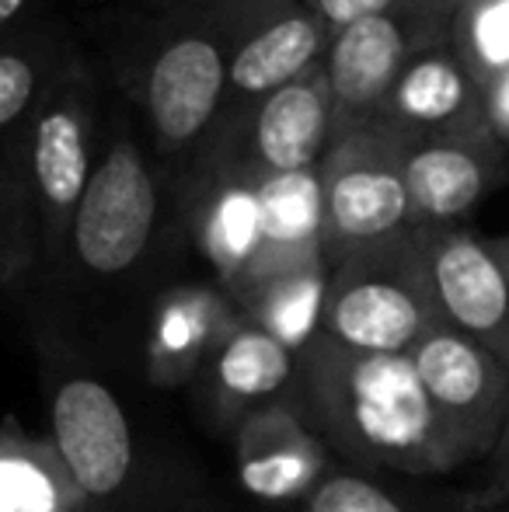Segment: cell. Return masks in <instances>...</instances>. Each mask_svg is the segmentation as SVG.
I'll return each mask as SVG.
<instances>
[{
    "label": "cell",
    "instance_id": "obj_27",
    "mask_svg": "<svg viewBox=\"0 0 509 512\" xmlns=\"http://www.w3.org/2000/svg\"><path fill=\"white\" fill-rule=\"evenodd\" d=\"M28 14H35V0H0V32L25 21Z\"/></svg>",
    "mask_w": 509,
    "mask_h": 512
},
{
    "label": "cell",
    "instance_id": "obj_14",
    "mask_svg": "<svg viewBox=\"0 0 509 512\" xmlns=\"http://www.w3.org/2000/svg\"><path fill=\"white\" fill-rule=\"evenodd\" d=\"M374 122L391 129L398 140L489 133L485 91L457 53L450 28L408 56Z\"/></svg>",
    "mask_w": 509,
    "mask_h": 512
},
{
    "label": "cell",
    "instance_id": "obj_20",
    "mask_svg": "<svg viewBox=\"0 0 509 512\" xmlns=\"http://www.w3.org/2000/svg\"><path fill=\"white\" fill-rule=\"evenodd\" d=\"M0 512H84L49 439L0 429Z\"/></svg>",
    "mask_w": 509,
    "mask_h": 512
},
{
    "label": "cell",
    "instance_id": "obj_19",
    "mask_svg": "<svg viewBox=\"0 0 509 512\" xmlns=\"http://www.w3.org/2000/svg\"><path fill=\"white\" fill-rule=\"evenodd\" d=\"M328 265L283 272V276L258 279L234 297L248 324L262 328L279 345L300 356L321 331V310H325Z\"/></svg>",
    "mask_w": 509,
    "mask_h": 512
},
{
    "label": "cell",
    "instance_id": "obj_26",
    "mask_svg": "<svg viewBox=\"0 0 509 512\" xmlns=\"http://www.w3.org/2000/svg\"><path fill=\"white\" fill-rule=\"evenodd\" d=\"M485 126L499 147H509V70L485 88Z\"/></svg>",
    "mask_w": 509,
    "mask_h": 512
},
{
    "label": "cell",
    "instance_id": "obj_3",
    "mask_svg": "<svg viewBox=\"0 0 509 512\" xmlns=\"http://www.w3.org/2000/svg\"><path fill=\"white\" fill-rule=\"evenodd\" d=\"M168 203H175V189L150 154L133 105L126 98L105 105L102 147L60 265L102 283L136 272L161 234Z\"/></svg>",
    "mask_w": 509,
    "mask_h": 512
},
{
    "label": "cell",
    "instance_id": "obj_13",
    "mask_svg": "<svg viewBox=\"0 0 509 512\" xmlns=\"http://www.w3.org/2000/svg\"><path fill=\"white\" fill-rule=\"evenodd\" d=\"M506 150L489 133L401 140L408 230L461 227L503 182Z\"/></svg>",
    "mask_w": 509,
    "mask_h": 512
},
{
    "label": "cell",
    "instance_id": "obj_21",
    "mask_svg": "<svg viewBox=\"0 0 509 512\" xmlns=\"http://www.w3.org/2000/svg\"><path fill=\"white\" fill-rule=\"evenodd\" d=\"M450 39L485 91L509 70V0H454Z\"/></svg>",
    "mask_w": 509,
    "mask_h": 512
},
{
    "label": "cell",
    "instance_id": "obj_2",
    "mask_svg": "<svg viewBox=\"0 0 509 512\" xmlns=\"http://www.w3.org/2000/svg\"><path fill=\"white\" fill-rule=\"evenodd\" d=\"M304 411L356 464L405 474H443L436 418L412 356L349 352L314 338L300 352Z\"/></svg>",
    "mask_w": 509,
    "mask_h": 512
},
{
    "label": "cell",
    "instance_id": "obj_16",
    "mask_svg": "<svg viewBox=\"0 0 509 512\" xmlns=\"http://www.w3.org/2000/svg\"><path fill=\"white\" fill-rule=\"evenodd\" d=\"M241 324V310L224 290L182 286L157 304L147 335V370L157 384H182L210 366L217 349Z\"/></svg>",
    "mask_w": 509,
    "mask_h": 512
},
{
    "label": "cell",
    "instance_id": "obj_4",
    "mask_svg": "<svg viewBox=\"0 0 509 512\" xmlns=\"http://www.w3.org/2000/svg\"><path fill=\"white\" fill-rule=\"evenodd\" d=\"M102 122L105 98L98 74L74 46L14 150V164L25 178L39 220L42 265L49 269H60L67 251L70 223L102 147Z\"/></svg>",
    "mask_w": 509,
    "mask_h": 512
},
{
    "label": "cell",
    "instance_id": "obj_30",
    "mask_svg": "<svg viewBox=\"0 0 509 512\" xmlns=\"http://www.w3.org/2000/svg\"><path fill=\"white\" fill-rule=\"evenodd\" d=\"M506 164H509V147H506Z\"/></svg>",
    "mask_w": 509,
    "mask_h": 512
},
{
    "label": "cell",
    "instance_id": "obj_6",
    "mask_svg": "<svg viewBox=\"0 0 509 512\" xmlns=\"http://www.w3.org/2000/svg\"><path fill=\"white\" fill-rule=\"evenodd\" d=\"M321 251L328 269L408 234L401 140L381 122H363L332 136L318 168Z\"/></svg>",
    "mask_w": 509,
    "mask_h": 512
},
{
    "label": "cell",
    "instance_id": "obj_10",
    "mask_svg": "<svg viewBox=\"0 0 509 512\" xmlns=\"http://www.w3.org/2000/svg\"><path fill=\"white\" fill-rule=\"evenodd\" d=\"M440 324L478 342L509 370V276L489 241L464 227L412 230Z\"/></svg>",
    "mask_w": 509,
    "mask_h": 512
},
{
    "label": "cell",
    "instance_id": "obj_18",
    "mask_svg": "<svg viewBox=\"0 0 509 512\" xmlns=\"http://www.w3.org/2000/svg\"><path fill=\"white\" fill-rule=\"evenodd\" d=\"M210 380L217 405L231 415H252L269 405L297 408L290 394L300 380V356L241 317V324L210 359Z\"/></svg>",
    "mask_w": 509,
    "mask_h": 512
},
{
    "label": "cell",
    "instance_id": "obj_1",
    "mask_svg": "<svg viewBox=\"0 0 509 512\" xmlns=\"http://www.w3.org/2000/svg\"><path fill=\"white\" fill-rule=\"evenodd\" d=\"M238 7L241 0H175L136 42L119 77L168 182L220 122Z\"/></svg>",
    "mask_w": 509,
    "mask_h": 512
},
{
    "label": "cell",
    "instance_id": "obj_15",
    "mask_svg": "<svg viewBox=\"0 0 509 512\" xmlns=\"http://www.w3.org/2000/svg\"><path fill=\"white\" fill-rule=\"evenodd\" d=\"M234 453L241 485L265 502L311 495L325 471V446L307 429L300 408L290 405H269L241 418Z\"/></svg>",
    "mask_w": 509,
    "mask_h": 512
},
{
    "label": "cell",
    "instance_id": "obj_28",
    "mask_svg": "<svg viewBox=\"0 0 509 512\" xmlns=\"http://www.w3.org/2000/svg\"><path fill=\"white\" fill-rule=\"evenodd\" d=\"M489 244H492V251H496L499 265H503L506 276H509V237H499V241H489Z\"/></svg>",
    "mask_w": 509,
    "mask_h": 512
},
{
    "label": "cell",
    "instance_id": "obj_17",
    "mask_svg": "<svg viewBox=\"0 0 509 512\" xmlns=\"http://www.w3.org/2000/svg\"><path fill=\"white\" fill-rule=\"evenodd\" d=\"M70 53L74 42L46 14H28L0 32V157H14L21 133Z\"/></svg>",
    "mask_w": 509,
    "mask_h": 512
},
{
    "label": "cell",
    "instance_id": "obj_22",
    "mask_svg": "<svg viewBox=\"0 0 509 512\" xmlns=\"http://www.w3.org/2000/svg\"><path fill=\"white\" fill-rule=\"evenodd\" d=\"M42 269L39 220L14 157H0V286H18Z\"/></svg>",
    "mask_w": 509,
    "mask_h": 512
},
{
    "label": "cell",
    "instance_id": "obj_5",
    "mask_svg": "<svg viewBox=\"0 0 509 512\" xmlns=\"http://www.w3.org/2000/svg\"><path fill=\"white\" fill-rule=\"evenodd\" d=\"M440 324L426 276L412 248L401 241L363 251L328 269L325 310L318 338L349 352L408 356Z\"/></svg>",
    "mask_w": 509,
    "mask_h": 512
},
{
    "label": "cell",
    "instance_id": "obj_9",
    "mask_svg": "<svg viewBox=\"0 0 509 512\" xmlns=\"http://www.w3.org/2000/svg\"><path fill=\"white\" fill-rule=\"evenodd\" d=\"M335 136V108L325 60L314 63L286 88L272 91L245 119L210 133L203 150H220L258 182L318 171Z\"/></svg>",
    "mask_w": 509,
    "mask_h": 512
},
{
    "label": "cell",
    "instance_id": "obj_23",
    "mask_svg": "<svg viewBox=\"0 0 509 512\" xmlns=\"http://www.w3.org/2000/svg\"><path fill=\"white\" fill-rule=\"evenodd\" d=\"M307 512H405L384 488L356 474L321 478L307 495Z\"/></svg>",
    "mask_w": 509,
    "mask_h": 512
},
{
    "label": "cell",
    "instance_id": "obj_7",
    "mask_svg": "<svg viewBox=\"0 0 509 512\" xmlns=\"http://www.w3.org/2000/svg\"><path fill=\"white\" fill-rule=\"evenodd\" d=\"M450 471L489 457L509 422V370L478 342L436 324L412 352Z\"/></svg>",
    "mask_w": 509,
    "mask_h": 512
},
{
    "label": "cell",
    "instance_id": "obj_29",
    "mask_svg": "<svg viewBox=\"0 0 509 512\" xmlns=\"http://www.w3.org/2000/svg\"><path fill=\"white\" fill-rule=\"evenodd\" d=\"M147 4H154V7H161V11H164V7H171L175 0H147Z\"/></svg>",
    "mask_w": 509,
    "mask_h": 512
},
{
    "label": "cell",
    "instance_id": "obj_25",
    "mask_svg": "<svg viewBox=\"0 0 509 512\" xmlns=\"http://www.w3.org/2000/svg\"><path fill=\"white\" fill-rule=\"evenodd\" d=\"M489 467H485V481L475 495V509H506L509 506V422L499 436L496 450L489 453Z\"/></svg>",
    "mask_w": 509,
    "mask_h": 512
},
{
    "label": "cell",
    "instance_id": "obj_12",
    "mask_svg": "<svg viewBox=\"0 0 509 512\" xmlns=\"http://www.w3.org/2000/svg\"><path fill=\"white\" fill-rule=\"evenodd\" d=\"M56 457L88 502L119 495L133 471V432L119 398L95 377H67L49 401Z\"/></svg>",
    "mask_w": 509,
    "mask_h": 512
},
{
    "label": "cell",
    "instance_id": "obj_24",
    "mask_svg": "<svg viewBox=\"0 0 509 512\" xmlns=\"http://www.w3.org/2000/svg\"><path fill=\"white\" fill-rule=\"evenodd\" d=\"M304 4L311 7L314 18L325 25L328 39H332L342 28L356 25V21H363V18H374V14L398 4V0H304Z\"/></svg>",
    "mask_w": 509,
    "mask_h": 512
},
{
    "label": "cell",
    "instance_id": "obj_8",
    "mask_svg": "<svg viewBox=\"0 0 509 512\" xmlns=\"http://www.w3.org/2000/svg\"><path fill=\"white\" fill-rule=\"evenodd\" d=\"M450 7L454 0H398L328 39L325 77L332 91L335 133L377 119L408 56L450 28Z\"/></svg>",
    "mask_w": 509,
    "mask_h": 512
},
{
    "label": "cell",
    "instance_id": "obj_11",
    "mask_svg": "<svg viewBox=\"0 0 509 512\" xmlns=\"http://www.w3.org/2000/svg\"><path fill=\"white\" fill-rule=\"evenodd\" d=\"M328 32L304 0H241L220 126L245 119L272 91L325 60Z\"/></svg>",
    "mask_w": 509,
    "mask_h": 512
}]
</instances>
